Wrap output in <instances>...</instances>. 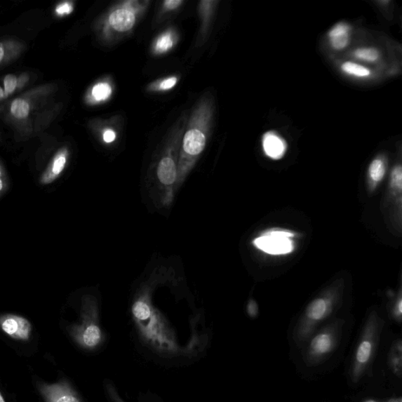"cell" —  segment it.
<instances>
[{
    "label": "cell",
    "instance_id": "18",
    "mask_svg": "<svg viewBox=\"0 0 402 402\" xmlns=\"http://www.w3.org/2000/svg\"><path fill=\"white\" fill-rule=\"evenodd\" d=\"M11 113L18 119L27 117L29 113L28 103L22 100H16L12 103Z\"/></svg>",
    "mask_w": 402,
    "mask_h": 402
},
{
    "label": "cell",
    "instance_id": "2",
    "mask_svg": "<svg viewBox=\"0 0 402 402\" xmlns=\"http://www.w3.org/2000/svg\"><path fill=\"white\" fill-rule=\"evenodd\" d=\"M37 388L45 402H81L74 389L65 380L55 384L39 382Z\"/></svg>",
    "mask_w": 402,
    "mask_h": 402
},
{
    "label": "cell",
    "instance_id": "30",
    "mask_svg": "<svg viewBox=\"0 0 402 402\" xmlns=\"http://www.w3.org/2000/svg\"><path fill=\"white\" fill-rule=\"evenodd\" d=\"M5 190V185L1 179V173H0V196H2V194L4 192Z\"/></svg>",
    "mask_w": 402,
    "mask_h": 402
},
{
    "label": "cell",
    "instance_id": "1",
    "mask_svg": "<svg viewBox=\"0 0 402 402\" xmlns=\"http://www.w3.org/2000/svg\"><path fill=\"white\" fill-rule=\"evenodd\" d=\"M295 234L284 229H272L257 236L253 245L260 251L272 255H284L294 252L292 237Z\"/></svg>",
    "mask_w": 402,
    "mask_h": 402
},
{
    "label": "cell",
    "instance_id": "17",
    "mask_svg": "<svg viewBox=\"0 0 402 402\" xmlns=\"http://www.w3.org/2000/svg\"><path fill=\"white\" fill-rule=\"evenodd\" d=\"M353 55L359 60L368 63L377 62L380 58L379 50L369 47L356 49L353 53Z\"/></svg>",
    "mask_w": 402,
    "mask_h": 402
},
{
    "label": "cell",
    "instance_id": "6",
    "mask_svg": "<svg viewBox=\"0 0 402 402\" xmlns=\"http://www.w3.org/2000/svg\"><path fill=\"white\" fill-rule=\"evenodd\" d=\"M262 147L263 153L274 161H279L287 153L288 143L284 138H282L275 131H268L263 135L262 138Z\"/></svg>",
    "mask_w": 402,
    "mask_h": 402
},
{
    "label": "cell",
    "instance_id": "15",
    "mask_svg": "<svg viewBox=\"0 0 402 402\" xmlns=\"http://www.w3.org/2000/svg\"><path fill=\"white\" fill-rule=\"evenodd\" d=\"M389 364L393 373L401 377L402 372V344L401 341L395 342L389 354Z\"/></svg>",
    "mask_w": 402,
    "mask_h": 402
},
{
    "label": "cell",
    "instance_id": "10",
    "mask_svg": "<svg viewBox=\"0 0 402 402\" xmlns=\"http://www.w3.org/2000/svg\"><path fill=\"white\" fill-rule=\"evenodd\" d=\"M135 18L133 12L126 9L117 10L109 17V22L118 32H126L133 27Z\"/></svg>",
    "mask_w": 402,
    "mask_h": 402
},
{
    "label": "cell",
    "instance_id": "32",
    "mask_svg": "<svg viewBox=\"0 0 402 402\" xmlns=\"http://www.w3.org/2000/svg\"><path fill=\"white\" fill-rule=\"evenodd\" d=\"M6 95H8L5 94V92L4 91V90L1 88H0V100H2V98L4 97H5Z\"/></svg>",
    "mask_w": 402,
    "mask_h": 402
},
{
    "label": "cell",
    "instance_id": "22",
    "mask_svg": "<svg viewBox=\"0 0 402 402\" xmlns=\"http://www.w3.org/2000/svg\"><path fill=\"white\" fill-rule=\"evenodd\" d=\"M173 39L170 34H166L161 36L156 42V50L158 52H166L173 48Z\"/></svg>",
    "mask_w": 402,
    "mask_h": 402
},
{
    "label": "cell",
    "instance_id": "16",
    "mask_svg": "<svg viewBox=\"0 0 402 402\" xmlns=\"http://www.w3.org/2000/svg\"><path fill=\"white\" fill-rule=\"evenodd\" d=\"M65 163H67V158L62 154L56 157V159L53 162L52 167L42 177L41 182L43 184H48L54 181L56 177L61 174L63 170Z\"/></svg>",
    "mask_w": 402,
    "mask_h": 402
},
{
    "label": "cell",
    "instance_id": "34",
    "mask_svg": "<svg viewBox=\"0 0 402 402\" xmlns=\"http://www.w3.org/2000/svg\"><path fill=\"white\" fill-rule=\"evenodd\" d=\"M388 402H401V399L391 400V401Z\"/></svg>",
    "mask_w": 402,
    "mask_h": 402
},
{
    "label": "cell",
    "instance_id": "11",
    "mask_svg": "<svg viewBox=\"0 0 402 402\" xmlns=\"http://www.w3.org/2000/svg\"><path fill=\"white\" fill-rule=\"evenodd\" d=\"M157 175L160 181L169 186L176 180V168L173 159L169 157L163 158L157 170Z\"/></svg>",
    "mask_w": 402,
    "mask_h": 402
},
{
    "label": "cell",
    "instance_id": "33",
    "mask_svg": "<svg viewBox=\"0 0 402 402\" xmlns=\"http://www.w3.org/2000/svg\"><path fill=\"white\" fill-rule=\"evenodd\" d=\"M0 402H6L1 391H0Z\"/></svg>",
    "mask_w": 402,
    "mask_h": 402
},
{
    "label": "cell",
    "instance_id": "5",
    "mask_svg": "<svg viewBox=\"0 0 402 402\" xmlns=\"http://www.w3.org/2000/svg\"><path fill=\"white\" fill-rule=\"evenodd\" d=\"M375 351V342L372 335H366L361 340L356 350L354 365L352 368V377L357 382L366 371L373 359Z\"/></svg>",
    "mask_w": 402,
    "mask_h": 402
},
{
    "label": "cell",
    "instance_id": "29",
    "mask_svg": "<svg viewBox=\"0 0 402 402\" xmlns=\"http://www.w3.org/2000/svg\"><path fill=\"white\" fill-rule=\"evenodd\" d=\"M401 314H402V302L401 300L400 299L396 304V309H395V315H396V317L400 319L401 317Z\"/></svg>",
    "mask_w": 402,
    "mask_h": 402
},
{
    "label": "cell",
    "instance_id": "8",
    "mask_svg": "<svg viewBox=\"0 0 402 402\" xmlns=\"http://www.w3.org/2000/svg\"><path fill=\"white\" fill-rule=\"evenodd\" d=\"M72 335L79 344L89 349L97 347L102 340L100 328L95 325H88L83 328L75 329Z\"/></svg>",
    "mask_w": 402,
    "mask_h": 402
},
{
    "label": "cell",
    "instance_id": "7",
    "mask_svg": "<svg viewBox=\"0 0 402 402\" xmlns=\"http://www.w3.org/2000/svg\"><path fill=\"white\" fill-rule=\"evenodd\" d=\"M351 28L346 22H339L329 30L328 36L331 47L335 51L345 49L351 41Z\"/></svg>",
    "mask_w": 402,
    "mask_h": 402
},
{
    "label": "cell",
    "instance_id": "12",
    "mask_svg": "<svg viewBox=\"0 0 402 402\" xmlns=\"http://www.w3.org/2000/svg\"><path fill=\"white\" fill-rule=\"evenodd\" d=\"M386 161L383 157H377L371 162L368 167V179L373 186H375L383 180L386 174Z\"/></svg>",
    "mask_w": 402,
    "mask_h": 402
},
{
    "label": "cell",
    "instance_id": "26",
    "mask_svg": "<svg viewBox=\"0 0 402 402\" xmlns=\"http://www.w3.org/2000/svg\"><path fill=\"white\" fill-rule=\"evenodd\" d=\"M104 141L107 143L114 142L116 138V134L114 130H107L103 135Z\"/></svg>",
    "mask_w": 402,
    "mask_h": 402
},
{
    "label": "cell",
    "instance_id": "25",
    "mask_svg": "<svg viewBox=\"0 0 402 402\" xmlns=\"http://www.w3.org/2000/svg\"><path fill=\"white\" fill-rule=\"evenodd\" d=\"M177 82V79L175 77H171L162 82L161 84V89L168 90L173 88Z\"/></svg>",
    "mask_w": 402,
    "mask_h": 402
},
{
    "label": "cell",
    "instance_id": "9",
    "mask_svg": "<svg viewBox=\"0 0 402 402\" xmlns=\"http://www.w3.org/2000/svg\"><path fill=\"white\" fill-rule=\"evenodd\" d=\"M206 136L201 131L196 129L190 130L185 135L183 149L189 155H199L206 147Z\"/></svg>",
    "mask_w": 402,
    "mask_h": 402
},
{
    "label": "cell",
    "instance_id": "27",
    "mask_svg": "<svg viewBox=\"0 0 402 402\" xmlns=\"http://www.w3.org/2000/svg\"><path fill=\"white\" fill-rule=\"evenodd\" d=\"M72 11V6L69 4H64L57 9L59 15L69 14Z\"/></svg>",
    "mask_w": 402,
    "mask_h": 402
},
{
    "label": "cell",
    "instance_id": "35",
    "mask_svg": "<svg viewBox=\"0 0 402 402\" xmlns=\"http://www.w3.org/2000/svg\"><path fill=\"white\" fill-rule=\"evenodd\" d=\"M364 402H377V401L373 400V399H369V400L365 401Z\"/></svg>",
    "mask_w": 402,
    "mask_h": 402
},
{
    "label": "cell",
    "instance_id": "4",
    "mask_svg": "<svg viewBox=\"0 0 402 402\" xmlns=\"http://www.w3.org/2000/svg\"><path fill=\"white\" fill-rule=\"evenodd\" d=\"M0 328L12 339L20 341L29 340L32 335L31 323L20 316L6 314L0 317Z\"/></svg>",
    "mask_w": 402,
    "mask_h": 402
},
{
    "label": "cell",
    "instance_id": "23",
    "mask_svg": "<svg viewBox=\"0 0 402 402\" xmlns=\"http://www.w3.org/2000/svg\"><path fill=\"white\" fill-rule=\"evenodd\" d=\"M4 87L6 95L13 93L17 87V79L14 75L6 76L4 79Z\"/></svg>",
    "mask_w": 402,
    "mask_h": 402
},
{
    "label": "cell",
    "instance_id": "13",
    "mask_svg": "<svg viewBox=\"0 0 402 402\" xmlns=\"http://www.w3.org/2000/svg\"><path fill=\"white\" fill-rule=\"evenodd\" d=\"M328 311V304L326 300L322 299L315 300L307 309V318L309 321L318 322L326 317Z\"/></svg>",
    "mask_w": 402,
    "mask_h": 402
},
{
    "label": "cell",
    "instance_id": "28",
    "mask_svg": "<svg viewBox=\"0 0 402 402\" xmlns=\"http://www.w3.org/2000/svg\"><path fill=\"white\" fill-rule=\"evenodd\" d=\"M181 4L182 1H180V0H168V1L164 3V5H166L168 9L173 10L177 8Z\"/></svg>",
    "mask_w": 402,
    "mask_h": 402
},
{
    "label": "cell",
    "instance_id": "20",
    "mask_svg": "<svg viewBox=\"0 0 402 402\" xmlns=\"http://www.w3.org/2000/svg\"><path fill=\"white\" fill-rule=\"evenodd\" d=\"M135 317L140 321L147 320L150 317L151 311L149 306L143 301H138L134 307Z\"/></svg>",
    "mask_w": 402,
    "mask_h": 402
},
{
    "label": "cell",
    "instance_id": "19",
    "mask_svg": "<svg viewBox=\"0 0 402 402\" xmlns=\"http://www.w3.org/2000/svg\"><path fill=\"white\" fill-rule=\"evenodd\" d=\"M112 93L110 86L107 83H100L95 86L92 90V95L97 101L107 100Z\"/></svg>",
    "mask_w": 402,
    "mask_h": 402
},
{
    "label": "cell",
    "instance_id": "24",
    "mask_svg": "<svg viewBox=\"0 0 402 402\" xmlns=\"http://www.w3.org/2000/svg\"><path fill=\"white\" fill-rule=\"evenodd\" d=\"M248 312L250 315V317L255 318L259 313V307L257 305V303L254 300H251L248 303Z\"/></svg>",
    "mask_w": 402,
    "mask_h": 402
},
{
    "label": "cell",
    "instance_id": "21",
    "mask_svg": "<svg viewBox=\"0 0 402 402\" xmlns=\"http://www.w3.org/2000/svg\"><path fill=\"white\" fill-rule=\"evenodd\" d=\"M391 187L398 193L401 192L402 189V168L400 164L392 170L391 175Z\"/></svg>",
    "mask_w": 402,
    "mask_h": 402
},
{
    "label": "cell",
    "instance_id": "14",
    "mask_svg": "<svg viewBox=\"0 0 402 402\" xmlns=\"http://www.w3.org/2000/svg\"><path fill=\"white\" fill-rule=\"evenodd\" d=\"M341 71L345 75L357 79H368L373 72L368 68L354 62H345L341 65Z\"/></svg>",
    "mask_w": 402,
    "mask_h": 402
},
{
    "label": "cell",
    "instance_id": "31",
    "mask_svg": "<svg viewBox=\"0 0 402 402\" xmlns=\"http://www.w3.org/2000/svg\"><path fill=\"white\" fill-rule=\"evenodd\" d=\"M4 48L2 47V45L0 44V62L2 61V59L4 58Z\"/></svg>",
    "mask_w": 402,
    "mask_h": 402
},
{
    "label": "cell",
    "instance_id": "3",
    "mask_svg": "<svg viewBox=\"0 0 402 402\" xmlns=\"http://www.w3.org/2000/svg\"><path fill=\"white\" fill-rule=\"evenodd\" d=\"M335 347V340L332 333L324 332L314 336L307 351V363H319L334 351Z\"/></svg>",
    "mask_w": 402,
    "mask_h": 402
}]
</instances>
